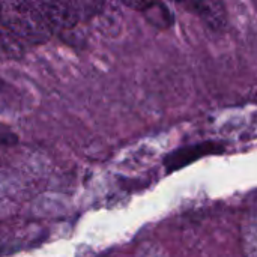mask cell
Returning a JSON list of instances; mask_svg holds the SVG:
<instances>
[{
    "label": "cell",
    "instance_id": "obj_4",
    "mask_svg": "<svg viewBox=\"0 0 257 257\" xmlns=\"http://www.w3.org/2000/svg\"><path fill=\"white\" fill-rule=\"evenodd\" d=\"M223 151V148H220L217 143H202L193 148H184L179 149L173 154L169 155V158L166 160V164L169 167V170H176L179 167H182L184 164H190L191 161L208 155V154H217Z\"/></svg>",
    "mask_w": 257,
    "mask_h": 257
},
{
    "label": "cell",
    "instance_id": "obj_2",
    "mask_svg": "<svg viewBox=\"0 0 257 257\" xmlns=\"http://www.w3.org/2000/svg\"><path fill=\"white\" fill-rule=\"evenodd\" d=\"M44 20L51 30H65L74 27L80 18V5L68 2H35Z\"/></svg>",
    "mask_w": 257,
    "mask_h": 257
},
{
    "label": "cell",
    "instance_id": "obj_5",
    "mask_svg": "<svg viewBox=\"0 0 257 257\" xmlns=\"http://www.w3.org/2000/svg\"><path fill=\"white\" fill-rule=\"evenodd\" d=\"M0 53H5L14 57H18L21 54L20 41L5 27L2 21H0Z\"/></svg>",
    "mask_w": 257,
    "mask_h": 257
},
{
    "label": "cell",
    "instance_id": "obj_1",
    "mask_svg": "<svg viewBox=\"0 0 257 257\" xmlns=\"http://www.w3.org/2000/svg\"><path fill=\"white\" fill-rule=\"evenodd\" d=\"M0 21L18 41L29 44H42L53 33L35 2H0Z\"/></svg>",
    "mask_w": 257,
    "mask_h": 257
},
{
    "label": "cell",
    "instance_id": "obj_3",
    "mask_svg": "<svg viewBox=\"0 0 257 257\" xmlns=\"http://www.w3.org/2000/svg\"><path fill=\"white\" fill-rule=\"evenodd\" d=\"M184 8L196 14L212 30H223L227 24L226 8L220 2H188Z\"/></svg>",
    "mask_w": 257,
    "mask_h": 257
}]
</instances>
